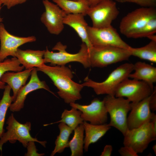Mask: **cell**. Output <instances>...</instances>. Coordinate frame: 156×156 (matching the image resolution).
<instances>
[{"instance_id":"cell-33","label":"cell","mask_w":156,"mask_h":156,"mask_svg":"<svg viewBox=\"0 0 156 156\" xmlns=\"http://www.w3.org/2000/svg\"><path fill=\"white\" fill-rule=\"evenodd\" d=\"M118 152L122 156H138L137 153L131 147L124 146L120 148Z\"/></svg>"},{"instance_id":"cell-2","label":"cell","mask_w":156,"mask_h":156,"mask_svg":"<svg viewBox=\"0 0 156 156\" xmlns=\"http://www.w3.org/2000/svg\"><path fill=\"white\" fill-rule=\"evenodd\" d=\"M133 69L134 64L125 63L113 70L103 82H96L87 76L84 79V82L82 84L84 87L92 88L97 95L106 94L115 96L118 86L124 80L128 78Z\"/></svg>"},{"instance_id":"cell-19","label":"cell","mask_w":156,"mask_h":156,"mask_svg":"<svg viewBox=\"0 0 156 156\" xmlns=\"http://www.w3.org/2000/svg\"><path fill=\"white\" fill-rule=\"evenodd\" d=\"M33 69H25L23 71L15 72L8 71L1 76V81L7 83L13 91V102L15 101L19 90L26 84Z\"/></svg>"},{"instance_id":"cell-10","label":"cell","mask_w":156,"mask_h":156,"mask_svg":"<svg viewBox=\"0 0 156 156\" xmlns=\"http://www.w3.org/2000/svg\"><path fill=\"white\" fill-rule=\"evenodd\" d=\"M153 89L143 81L127 78L118 86L115 96L125 97L131 103H136L151 95Z\"/></svg>"},{"instance_id":"cell-4","label":"cell","mask_w":156,"mask_h":156,"mask_svg":"<svg viewBox=\"0 0 156 156\" xmlns=\"http://www.w3.org/2000/svg\"><path fill=\"white\" fill-rule=\"evenodd\" d=\"M6 123L8 125L6 127L7 131L4 133L0 139V150L1 151L3 145L8 141L14 144L18 141L24 147L26 148L29 142L33 141L46 147V141H39L37 138H33L31 135L30 131L31 124L30 122L21 123L15 119L14 114H12L8 118Z\"/></svg>"},{"instance_id":"cell-37","label":"cell","mask_w":156,"mask_h":156,"mask_svg":"<svg viewBox=\"0 0 156 156\" xmlns=\"http://www.w3.org/2000/svg\"><path fill=\"white\" fill-rule=\"evenodd\" d=\"M90 7L94 6L102 1L106 0H85Z\"/></svg>"},{"instance_id":"cell-43","label":"cell","mask_w":156,"mask_h":156,"mask_svg":"<svg viewBox=\"0 0 156 156\" xmlns=\"http://www.w3.org/2000/svg\"><path fill=\"white\" fill-rule=\"evenodd\" d=\"M0 156H1L0 155Z\"/></svg>"},{"instance_id":"cell-30","label":"cell","mask_w":156,"mask_h":156,"mask_svg":"<svg viewBox=\"0 0 156 156\" xmlns=\"http://www.w3.org/2000/svg\"><path fill=\"white\" fill-rule=\"evenodd\" d=\"M120 3H133L139 5L142 7H155L156 1L155 0H115Z\"/></svg>"},{"instance_id":"cell-17","label":"cell","mask_w":156,"mask_h":156,"mask_svg":"<svg viewBox=\"0 0 156 156\" xmlns=\"http://www.w3.org/2000/svg\"><path fill=\"white\" fill-rule=\"evenodd\" d=\"M45 50H23L18 48L15 57L26 69L40 67L45 64L44 55Z\"/></svg>"},{"instance_id":"cell-13","label":"cell","mask_w":156,"mask_h":156,"mask_svg":"<svg viewBox=\"0 0 156 156\" xmlns=\"http://www.w3.org/2000/svg\"><path fill=\"white\" fill-rule=\"evenodd\" d=\"M36 40L34 36L22 37L12 35L6 30L3 24L0 23V61H3L8 56L15 57L19 47Z\"/></svg>"},{"instance_id":"cell-36","label":"cell","mask_w":156,"mask_h":156,"mask_svg":"<svg viewBox=\"0 0 156 156\" xmlns=\"http://www.w3.org/2000/svg\"><path fill=\"white\" fill-rule=\"evenodd\" d=\"M112 150V147L111 145H107L105 146L100 156H110L111 155Z\"/></svg>"},{"instance_id":"cell-42","label":"cell","mask_w":156,"mask_h":156,"mask_svg":"<svg viewBox=\"0 0 156 156\" xmlns=\"http://www.w3.org/2000/svg\"><path fill=\"white\" fill-rule=\"evenodd\" d=\"M155 0L156 1V0Z\"/></svg>"},{"instance_id":"cell-39","label":"cell","mask_w":156,"mask_h":156,"mask_svg":"<svg viewBox=\"0 0 156 156\" xmlns=\"http://www.w3.org/2000/svg\"><path fill=\"white\" fill-rule=\"evenodd\" d=\"M152 149L153 150V151L155 153V155H156V145L155 144L152 147Z\"/></svg>"},{"instance_id":"cell-26","label":"cell","mask_w":156,"mask_h":156,"mask_svg":"<svg viewBox=\"0 0 156 156\" xmlns=\"http://www.w3.org/2000/svg\"><path fill=\"white\" fill-rule=\"evenodd\" d=\"M73 131V136L69 144L71 153L70 156L83 155L84 131L83 124L78 125Z\"/></svg>"},{"instance_id":"cell-21","label":"cell","mask_w":156,"mask_h":156,"mask_svg":"<svg viewBox=\"0 0 156 156\" xmlns=\"http://www.w3.org/2000/svg\"><path fill=\"white\" fill-rule=\"evenodd\" d=\"M85 135L83 148L88 151L90 144L98 141L111 128L108 124L94 125L84 121L83 123Z\"/></svg>"},{"instance_id":"cell-14","label":"cell","mask_w":156,"mask_h":156,"mask_svg":"<svg viewBox=\"0 0 156 156\" xmlns=\"http://www.w3.org/2000/svg\"><path fill=\"white\" fill-rule=\"evenodd\" d=\"M69 104L71 107L81 111V116L84 121L89 122L94 125L105 124L107 121L108 113L103 100L94 98L88 105H82L75 102Z\"/></svg>"},{"instance_id":"cell-15","label":"cell","mask_w":156,"mask_h":156,"mask_svg":"<svg viewBox=\"0 0 156 156\" xmlns=\"http://www.w3.org/2000/svg\"><path fill=\"white\" fill-rule=\"evenodd\" d=\"M37 71L36 68H33L29 81L20 89L15 101L10 105L9 108L11 111L14 112L20 111L24 107L25 100L27 95L39 89H44L56 96L51 91L46 82L40 79L37 75Z\"/></svg>"},{"instance_id":"cell-22","label":"cell","mask_w":156,"mask_h":156,"mask_svg":"<svg viewBox=\"0 0 156 156\" xmlns=\"http://www.w3.org/2000/svg\"><path fill=\"white\" fill-rule=\"evenodd\" d=\"M67 14H81L86 15L89 6L85 0H52Z\"/></svg>"},{"instance_id":"cell-32","label":"cell","mask_w":156,"mask_h":156,"mask_svg":"<svg viewBox=\"0 0 156 156\" xmlns=\"http://www.w3.org/2000/svg\"><path fill=\"white\" fill-rule=\"evenodd\" d=\"M29 0H0L1 4L8 9L17 5L23 3Z\"/></svg>"},{"instance_id":"cell-12","label":"cell","mask_w":156,"mask_h":156,"mask_svg":"<svg viewBox=\"0 0 156 156\" xmlns=\"http://www.w3.org/2000/svg\"><path fill=\"white\" fill-rule=\"evenodd\" d=\"M45 11L40 17V21L51 34L58 35L64 27L63 20L67 14L57 4L49 0H43Z\"/></svg>"},{"instance_id":"cell-27","label":"cell","mask_w":156,"mask_h":156,"mask_svg":"<svg viewBox=\"0 0 156 156\" xmlns=\"http://www.w3.org/2000/svg\"><path fill=\"white\" fill-rule=\"evenodd\" d=\"M2 99L0 100V139L5 132L3 128L7 111L13 102V96L10 95L11 88L5 85Z\"/></svg>"},{"instance_id":"cell-18","label":"cell","mask_w":156,"mask_h":156,"mask_svg":"<svg viewBox=\"0 0 156 156\" xmlns=\"http://www.w3.org/2000/svg\"><path fill=\"white\" fill-rule=\"evenodd\" d=\"M85 16L81 14H67L64 18L63 22L74 30L82 42L86 44L89 51L92 46L89 39L87 31L88 25L84 19Z\"/></svg>"},{"instance_id":"cell-11","label":"cell","mask_w":156,"mask_h":156,"mask_svg":"<svg viewBox=\"0 0 156 156\" xmlns=\"http://www.w3.org/2000/svg\"><path fill=\"white\" fill-rule=\"evenodd\" d=\"M123 135L124 146L131 147L138 154L142 153L155 140L152 134L151 120L139 127L128 129Z\"/></svg>"},{"instance_id":"cell-8","label":"cell","mask_w":156,"mask_h":156,"mask_svg":"<svg viewBox=\"0 0 156 156\" xmlns=\"http://www.w3.org/2000/svg\"><path fill=\"white\" fill-rule=\"evenodd\" d=\"M119 11L116 2L113 0H106L89 7L86 15L90 18L92 26L96 28L111 25L118 16Z\"/></svg>"},{"instance_id":"cell-23","label":"cell","mask_w":156,"mask_h":156,"mask_svg":"<svg viewBox=\"0 0 156 156\" xmlns=\"http://www.w3.org/2000/svg\"><path fill=\"white\" fill-rule=\"evenodd\" d=\"M128 49L131 56L156 63V41L151 40L147 44L140 47L133 48L130 46Z\"/></svg>"},{"instance_id":"cell-34","label":"cell","mask_w":156,"mask_h":156,"mask_svg":"<svg viewBox=\"0 0 156 156\" xmlns=\"http://www.w3.org/2000/svg\"><path fill=\"white\" fill-rule=\"evenodd\" d=\"M149 105L151 110L155 111L156 110V89L154 88L153 92L150 96Z\"/></svg>"},{"instance_id":"cell-5","label":"cell","mask_w":156,"mask_h":156,"mask_svg":"<svg viewBox=\"0 0 156 156\" xmlns=\"http://www.w3.org/2000/svg\"><path fill=\"white\" fill-rule=\"evenodd\" d=\"M103 100L110 117L108 124L119 130L124 135L128 129L127 115L131 109V102L124 97L110 95H107Z\"/></svg>"},{"instance_id":"cell-25","label":"cell","mask_w":156,"mask_h":156,"mask_svg":"<svg viewBox=\"0 0 156 156\" xmlns=\"http://www.w3.org/2000/svg\"><path fill=\"white\" fill-rule=\"evenodd\" d=\"M81 113L80 111L73 107H72L70 110L65 109L62 114L60 120L55 122L44 125V126L62 122L73 131L79 125L83 124L84 121L81 117Z\"/></svg>"},{"instance_id":"cell-35","label":"cell","mask_w":156,"mask_h":156,"mask_svg":"<svg viewBox=\"0 0 156 156\" xmlns=\"http://www.w3.org/2000/svg\"><path fill=\"white\" fill-rule=\"evenodd\" d=\"M151 133L153 138L155 140L156 139V115L154 114L151 120Z\"/></svg>"},{"instance_id":"cell-29","label":"cell","mask_w":156,"mask_h":156,"mask_svg":"<svg viewBox=\"0 0 156 156\" xmlns=\"http://www.w3.org/2000/svg\"><path fill=\"white\" fill-rule=\"evenodd\" d=\"M156 32V18L149 21L143 26L130 36L129 38L147 37Z\"/></svg>"},{"instance_id":"cell-3","label":"cell","mask_w":156,"mask_h":156,"mask_svg":"<svg viewBox=\"0 0 156 156\" xmlns=\"http://www.w3.org/2000/svg\"><path fill=\"white\" fill-rule=\"evenodd\" d=\"M66 48L67 46L60 42H57L52 49L53 50L58 51V52L50 51L47 47L44 55L45 63H50L52 66H63L70 62H77L85 68L90 67L88 49L85 43H82L79 51L76 53L68 52Z\"/></svg>"},{"instance_id":"cell-24","label":"cell","mask_w":156,"mask_h":156,"mask_svg":"<svg viewBox=\"0 0 156 156\" xmlns=\"http://www.w3.org/2000/svg\"><path fill=\"white\" fill-rule=\"evenodd\" d=\"M58 127L60 133L55 140V146L51 154V156H54L56 153H62L65 148L69 147V138L73 131L62 122H60Z\"/></svg>"},{"instance_id":"cell-40","label":"cell","mask_w":156,"mask_h":156,"mask_svg":"<svg viewBox=\"0 0 156 156\" xmlns=\"http://www.w3.org/2000/svg\"><path fill=\"white\" fill-rule=\"evenodd\" d=\"M1 5L2 4L0 2V11L1 9ZM3 21V18H1L0 16V23H1Z\"/></svg>"},{"instance_id":"cell-28","label":"cell","mask_w":156,"mask_h":156,"mask_svg":"<svg viewBox=\"0 0 156 156\" xmlns=\"http://www.w3.org/2000/svg\"><path fill=\"white\" fill-rule=\"evenodd\" d=\"M20 64L15 57H13L11 59H5L2 61H0V89H4L5 86V83L0 80L3 75L8 71L15 72L22 71L24 67Z\"/></svg>"},{"instance_id":"cell-41","label":"cell","mask_w":156,"mask_h":156,"mask_svg":"<svg viewBox=\"0 0 156 156\" xmlns=\"http://www.w3.org/2000/svg\"><path fill=\"white\" fill-rule=\"evenodd\" d=\"M74 0V1H76L77 0Z\"/></svg>"},{"instance_id":"cell-31","label":"cell","mask_w":156,"mask_h":156,"mask_svg":"<svg viewBox=\"0 0 156 156\" xmlns=\"http://www.w3.org/2000/svg\"><path fill=\"white\" fill-rule=\"evenodd\" d=\"M27 152L25 153V156H42L44 155V153H39L37 152L38 150L36 149L35 144V142L31 141L29 142L26 147Z\"/></svg>"},{"instance_id":"cell-7","label":"cell","mask_w":156,"mask_h":156,"mask_svg":"<svg viewBox=\"0 0 156 156\" xmlns=\"http://www.w3.org/2000/svg\"><path fill=\"white\" fill-rule=\"evenodd\" d=\"M156 18L154 7H142L129 13L121 19L119 25L121 33L128 38L143 26L151 19Z\"/></svg>"},{"instance_id":"cell-9","label":"cell","mask_w":156,"mask_h":156,"mask_svg":"<svg viewBox=\"0 0 156 156\" xmlns=\"http://www.w3.org/2000/svg\"><path fill=\"white\" fill-rule=\"evenodd\" d=\"M87 31L92 47L112 46L127 49L130 47L122 39L116 29L112 25L101 28L88 25Z\"/></svg>"},{"instance_id":"cell-1","label":"cell","mask_w":156,"mask_h":156,"mask_svg":"<svg viewBox=\"0 0 156 156\" xmlns=\"http://www.w3.org/2000/svg\"><path fill=\"white\" fill-rule=\"evenodd\" d=\"M36 68L38 71L42 72L52 80L58 90L57 94L65 103H75L81 98L80 92L84 86L73 81V73L68 67L44 64Z\"/></svg>"},{"instance_id":"cell-6","label":"cell","mask_w":156,"mask_h":156,"mask_svg":"<svg viewBox=\"0 0 156 156\" xmlns=\"http://www.w3.org/2000/svg\"><path fill=\"white\" fill-rule=\"evenodd\" d=\"M90 66L103 68L128 60L131 56L128 49L112 46H92L88 51Z\"/></svg>"},{"instance_id":"cell-20","label":"cell","mask_w":156,"mask_h":156,"mask_svg":"<svg viewBox=\"0 0 156 156\" xmlns=\"http://www.w3.org/2000/svg\"><path fill=\"white\" fill-rule=\"evenodd\" d=\"M134 73H130L128 78L143 81L153 89L156 82V68L145 62L138 61L134 64Z\"/></svg>"},{"instance_id":"cell-16","label":"cell","mask_w":156,"mask_h":156,"mask_svg":"<svg viewBox=\"0 0 156 156\" xmlns=\"http://www.w3.org/2000/svg\"><path fill=\"white\" fill-rule=\"evenodd\" d=\"M150 96L138 102L131 103V111L127 119L128 129L139 127L151 120L155 113L151 112L149 107Z\"/></svg>"},{"instance_id":"cell-38","label":"cell","mask_w":156,"mask_h":156,"mask_svg":"<svg viewBox=\"0 0 156 156\" xmlns=\"http://www.w3.org/2000/svg\"><path fill=\"white\" fill-rule=\"evenodd\" d=\"M147 38L150 39L151 40L156 41V35L155 34L150 35Z\"/></svg>"}]
</instances>
